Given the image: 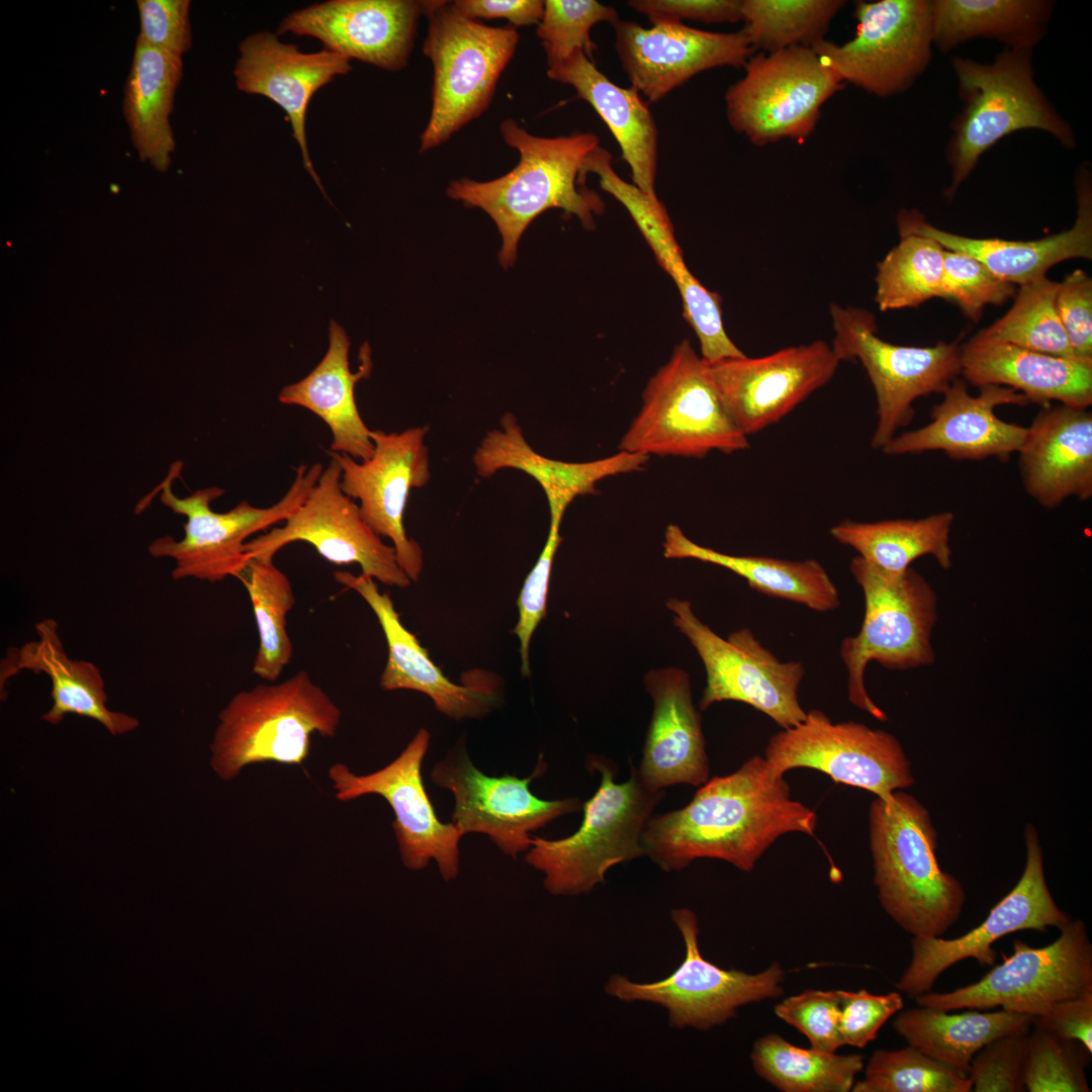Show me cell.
<instances>
[{"mask_svg":"<svg viewBox=\"0 0 1092 1092\" xmlns=\"http://www.w3.org/2000/svg\"><path fill=\"white\" fill-rule=\"evenodd\" d=\"M817 819L811 808L791 798L784 777H772L764 757L755 755L734 772L708 780L685 807L653 814L642 845L645 856L664 872L715 858L748 873L782 835L814 836Z\"/></svg>","mask_w":1092,"mask_h":1092,"instance_id":"cell-1","label":"cell"},{"mask_svg":"<svg viewBox=\"0 0 1092 1092\" xmlns=\"http://www.w3.org/2000/svg\"><path fill=\"white\" fill-rule=\"evenodd\" d=\"M507 145L517 150L520 161L507 174L485 182L461 178L452 181L446 194L466 207H478L494 221L500 236V265L507 269L517 260L520 239L542 212L560 208L576 216L592 230L595 216L605 211L600 195L585 186L581 169L585 158L598 146L599 136L589 131L544 138L530 133L515 119L499 125Z\"/></svg>","mask_w":1092,"mask_h":1092,"instance_id":"cell-2","label":"cell"},{"mask_svg":"<svg viewBox=\"0 0 1092 1092\" xmlns=\"http://www.w3.org/2000/svg\"><path fill=\"white\" fill-rule=\"evenodd\" d=\"M874 883L885 912L913 937H940L961 917L966 892L936 858L937 833L926 807L896 791L869 813Z\"/></svg>","mask_w":1092,"mask_h":1092,"instance_id":"cell-3","label":"cell"},{"mask_svg":"<svg viewBox=\"0 0 1092 1092\" xmlns=\"http://www.w3.org/2000/svg\"><path fill=\"white\" fill-rule=\"evenodd\" d=\"M963 109L951 123L946 147L951 197L969 178L980 158L1003 138L1022 129H1038L1073 150L1076 135L1034 79L1032 51L1005 48L992 63L953 57Z\"/></svg>","mask_w":1092,"mask_h":1092,"instance_id":"cell-4","label":"cell"},{"mask_svg":"<svg viewBox=\"0 0 1092 1092\" xmlns=\"http://www.w3.org/2000/svg\"><path fill=\"white\" fill-rule=\"evenodd\" d=\"M588 769L601 774L594 796L582 806L583 819L559 839L532 836L525 859L544 874L545 889L558 896L589 894L606 882L610 869L645 856L642 834L665 792L647 789L632 765L630 778L616 783L607 760L588 756Z\"/></svg>","mask_w":1092,"mask_h":1092,"instance_id":"cell-5","label":"cell"},{"mask_svg":"<svg viewBox=\"0 0 1092 1092\" xmlns=\"http://www.w3.org/2000/svg\"><path fill=\"white\" fill-rule=\"evenodd\" d=\"M341 711L307 671L236 694L219 713L210 764L223 781L250 764H301L310 737H334Z\"/></svg>","mask_w":1092,"mask_h":1092,"instance_id":"cell-6","label":"cell"},{"mask_svg":"<svg viewBox=\"0 0 1092 1092\" xmlns=\"http://www.w3.org/2000/svg\"><path fill=\"white\" fill-rule=\"evenodd\" d=\"M642 400L619 450L702 459L712 451L730 454L749 447L724 404L710 365L689 340L676 345L649 379Z\"/></svg>","mask_w":1092,"mask_h":1092,"instance_id":"cell-7","label":"cell"},{"mask_svg":"<svg viewBox=\"0 0 1092 1092\" xmlns=\"http://www.w3.org/2000/svg\"><path fill=\"white\" fill-rule=\"evenodd\" d=\"M849 569L863 593L864 616L859 632L845 637L840 646L848 674V699L876 719L886 721V714L866 690V667L873 660L892 670L932 664L935 655L930 638L937 617V598L927 580L911 567L890 573L855 556Z\"/></svg>","mask_w":1092,"mask_h":1092,"instance_id":"cell-8","label":"cell"},{"mask_svg":"<svg viewBox=\"0 0 1092 1092\" xmlns=\"http://www.w3.org/2000/svg\"><path fill=\"white\" fill-rule=\"evenodd\" d=\"M181 470L182 462H174L153 492L158 490L165 507L187 518L184 536L180 540L170 535L155 539L148 551L155 558L175 561L171 572L174 579L192 577L212 583L241 571L249 559L245 549L248 537L286 521L306 499L324 466L320 462L297 466L290 487L271 507L256 508L242 500L224 513L210 508L211 502L224 493L218 486L198 489L186 497L174 494L172 483Z\"/></svg>","mask_w":1092,"mask_h":1092,"instance_id":"cell-9","label":"cell"},{"mask_svg":"<svg viewBox=\"0 0 1092 1092\" xmlns=\"http://www.w3.org/2000/svg\"><path fill=\"white\" fill-rule=\"evenodd\" d=\"M423 52L433 65L432 110L420 152L447 142L490 104L520 35L512 25L488 26L456 13L447 1H425Z\"/></svg>","mask_w":1092,"mask_h":1092,"instance_id":"cell-10","label":"cell"},{"mask_svg":"<svg viewBox=\"0 0 1092 1092\" xmlns=\"http://www.w3.org/2000/svg\"><path fill=\"white\" fill-rule=\"evenodd\" d=\"M671 920L685 943L681 964L666 978L649 983L612 975L605 985L610 997L659 1005L667 1010L671 1027L707 1031L735 1017L740 1007L784 993L786 973L779 962L755 974L722 969L701 954L698 918L691 909L671 910Z\"/></svg>","mask_w":1092,"mask_h":1092,"instance_id":"cell-11","label":"cell"},{"mask_svg":"<svg viewBox=\"0 0 1092 1092\" xmlns=\"http://www.w3.org/2000/svg\"><path fill=\"white\" fill-rule=\"evenodd\" d=\"M834 330L832 349L840 361L859 360L874 386L878 422L871 440L882 449L914 416L913 402L942 393L961 374V345L938 342L931 347L899 346L877 335L873 313L858 307L830 304Z\"/></svg>","mask_w":1092,"mask_h":1092,"instance_id":"cell-12","label":"cell"},{"mask_svg":"<svg viewBox=\"0 0 1092 1092\" xmlns=\"http://www.w3.org/2000/svg\"><path fill=\"white\" fill-rule=\"evenodd\" d=\"M742 78L725 93L730 126L754 146L804 140L842 82L812 48L751 56Z\"/></svg>","mask_w":1092,"mask_h":1092,"instance_id":"cell-13","label":"cell"},{"mask_svg":"<svg viewBox=\"0 0 1092 1092\" xmlns=\"http://www.w3.org/2000/svg\"><path fill=\"white\" fill-rule=\"evenodd\" d=\"M1059 937L1043 947L1020 939L1013 953L980 981L945 993L916 996L918 1006L942 1011L1002 1009L1037 1017L1055 1004L1092 991V943L1085 923L1070 919Z\"/></svg>","mask_w":1092,"mask_h":1092,"instance_id":"cell-14","label":"cell"},{"mask_svg":"<svg viewBox=\"0 0 1092 1092\" xmlns=\"http://www.w3.org/2000/svg\"><path fill=\"white\" fill-rule=\"evenodd\" d=\"M854 36L812 49L843 83L886 98L907 91L932 57L930 0L857 1Z\"/></svg>","mask_w":1092,"mask_h":1092,"instance_id":"cell-15","label":"cell"},{"mask_svg":"<svg viewBox=\"0 0 1092 1092\" xmlns=\"http://www.w3.org/2000/svg\"><path fill=\"white\" fill-rule=\"evenodd\" d=\"M674 626L691 642L703 661L706 686L702 711L723 701L747 704L774 720L782 729L801 723L807 715L798 699L805 674L798 661L782 662L748 628L716 634L693 612L689 601L669 599Z\"/></svg>","mask_w":1092,"mask_h":1092,"instance_id":"cell-16","label":"cell"},{"mask_svg":"<svg viewBox=\"0 0 1092 1092\" xmlns=\"http://www.w3.org/2000/svg\"><path fill=\"white\" fill-rule=\"evenodd\" d=\"M764 759L772 777L812 768L883 800L915 783L911 763L894 735L854 721L833 723L820 710L807 712L801 723L771 736Z\"/></svg>","mask_w":1092,"mask_h":1092,"instance_id":"cell-17","label":"cell"},{"mask_svg":"<svg viewBox=\"0 0 1092 1092\" xmlns=\"http://www.w3.org/2000/svg\"><path fill=\"white\" fill-rule=\"evenodd\" d=\"M545 770V762L539 760L528 778L490 777L473 764L464 748L457 747L434 765L431 779L453 794L452 822L464 835L485 834L503 853L516 858L530 849L532 831L582 810L577 798L548 801L531 792V782Z\"/></svg>","mask_w":1092,"mask_h":1092,"instance_id":"cell-18","label":"cell"},{"mask_svg":"<svg viewBox=\"0 0 1092 1092\" xmlns=\"http://www.w3.org/2000/svg\"><path fill=\"white\" fill-rule=\"evenodd\" d=\"M342 468L331 457L306 499L280 527L245 545L249 558L273 559L284 546L305 542L328 561L357 563L361 573L389 586L412 580L398 564L394 548L382 542L364 521L359 505L341 488Z\"/></svg>","mask_w":1092,"mask_h":1092,"instance_id":"cell-19","label":"cell"},{"mask_svg":"<svg viewBox=\"0 0 1092 1092\" xmlns=\"http://www.w3.org/2000/svg\"><path fill=\"white\" fill-rule=\"evenodd\" d=\"M1024 842L1026 862L1019 881L980 925L952 939L912 938L911 962L896 984L900 992L911 998L929 992L943 972L967 959L993 966L997 953L992 945L999 938L1018 930L1044 932L1051 926L1061 928L1071 919L1050 892L1039 836L1030 823L1024 829Z\"/></svg>","mask_w":1092,"mask_h":1092,"instance_id":"cell-20","label":"cell"},{"mask_svg":"<svg viewBox=\"0 0 1092 1092\" xmlns=\"http://www.w3.org/2000/svg\"><path fill=\"white\" fill-rule=\"evenodd\" d=\"M429 745L430 733L421 728L383 768L358 776L338 762L330 767L329 778L340 801L365 795L385 799L394 814L392 829L405 868L422 870L435 859L442 877L449 881L458 873L459 842L464 834L453 822L440 821L426 791L422 763Z\"/></svg>","mask_w":1092,"mask_h":1092,"instance_id":"cell-21","label":"cell"},{"mask_svg":"<svg viewBox=\"0 0 1092 1092\" xmlns=\"http://www.w3.org/2000/svg\"><path fill=\"white\" fill-rule=\"evenodd\" d=\"M428 431L427 426L399 433L371 430L374 452L363 461L329 453L342 468L343 492L359 500L364 521L378 536L390 539L398 564L412 581L422 572L423 551L407 537L403 516L411 490L430 480Z\"/></svg>","mask_w":1092,"mask_h":1092,"instance_id":"cell-22","label":"cell"},{"mask_svg":"<svg viewBox=\"0 0 1092 1092\" xmlns=\"http://www.w3.org/2000/svg\"><path fill=\"white\" fill-rule=\"evenodd\" d=\"M840 362L830 345L816 340L710 367L728 413L748 437L779 422L826 384Z\"/></svg>","mask_w":1092,"mask_h":1092,"instance_id":"cell-23","label":"cell"},{"mask_svg":"<svg viewBox=\"0 0 1092 1092\" xmlns=\"http://www.w3.org/2000/svg\"><path fill=\"white\" fill-rule=\"evenodd\" d=\"M612 26L623 71L649 102H658L704 71L744 67L754 51L741 30L713 32L684 23L647 28L620 18Z\"/></svg>","mask_w":1092,"mask_h":1092,"instance_id":"cell-24","label":"cell"},{"mask_svg":"<svg viewBox=\"0 0 1092 1092\" xmlns=\"http://www.w3.org/2000/svg\"><path fill=\"white\" fill-rule=\"evenodd\" d=\"M934 405L930 422L916 430L895 436L882 451L887 455L919 454L942 451L953 460L979 461L990 457L1006 462L1018 452L1026 436V427L998 418L999 405H1026L1020 392L1001 385L979 387V394L969 392L965 380L956 378Z\"/></svg>","mask_w":1092,"mask_h":1092,"instance_id":"cell-25","label":"cell"},{"mask_svg":"<svg viewBox=\"0 0 1092 1092\" xmlns=\"http://www.w3.org/2000/svg\"><path fill=\"white\" fill-rule=\"evenodd\" d=\"M425 1L330 0L285 16L278 33L318 39L325 49L380 69L404 68Z\"/></svg>","mask_w":1092,"mask_h":1092,"instance_id":"cell-26","label":"cell"},{"mask_svg":"<svg viewBox=\"0 0 1092 1092\" xmlns=\"http://www.w3.org/2000/svg\"><path fill=\"white\" fill-rule=\"evenodd\" d=\"M335 579L356 592L374 612L388 646V657L380 676L384 691L413 690L429 696L442 714L461 720L479 718L498 702L493 674L468 673L464 685L446 677L433 662L417 637L400 622L388 594L378 590L375 579L363 573L335 571Z\"/></svg>","mask_w":1092,"mask_h":1092,"instance_id":"cell-27","label":"cell"},{"mask_svg":"<svg viewBox=\"0 0 1092 1092\" xmlns=\"http://www.w3.org/2000/svg\"><path fill=\"white\" fill-rule=\"evenodd\" d=\"M239 53L234 69L237 87L245 93L265 96L285 111L304 168L322 187L307 148V106L318 89L352 70L351 60L327 49L303 53L268 31L247 36Z\"/></svg>","mask_w":1092,"mask_h":1092,"instance_id":"cell-28","label":"cell"},{"mask_svg":"<svg viewBox=\"0 0 1092 1092\" xmlns=\"http://www.w3.org/2000/svg\"><path fill=\"white\" fill-rule=\"evenodd\" d=\"M644 684L653 713L636 767L639 779L653 792L680 784L702 786L710 767L689 673L675 667L653 669Z\"/></svg>","mask_w":1092,"mask_h":1092,"instance_id":"cell-29","label":"cell"},{"mask_svg":"<svg viewBox=\"0 0 1092 1092\" xmlns=\"http://www.w3.org/2000/svg\"><path fill=\"white\" fill-rule=\"evenodd\" d=\"M1019 471L1026 493L1045 509L1092 496V413L1044 405L1026 427Z\"/></svg>","mask_w":1092,"mask_h":1092,"instance_id":"cell-30","label":"cell"},{"mask_svg":"<svg viewBox=\"0 0 1092 1092\" xmlns=\"http://www.w3.org/2000/svg\"><path fill=\"white\" fill-rule=\"evenodd\" d=\"M1077 218L1073 226L1035 241L975 239L935 228L917 210H902L899 235L915 234L938 242L945 250L968 254L1005 281L1028 283L1054 265L1073 258H1092V192L1086 169L1077 175Z\"/></svg>","mask_w":1092,"mask_h":1092,"instance_id":"cell-31","label":"cell"},{"mask_svg":"<svg viewBox=\"0 0 1092 1092\" xmlns=\"http://www.w3.org/2000/svg\"><path fill=\"white\" fill-rule=\"evenodd\" d=\"M648 459L647 455L622 450L609 457L586 462L548 458L530 446L516 417L506 413L498 427L482 438L472 462L481 478L491 477L506 468L530 475L546 495L550 521L561 523L574 498L596 493V484L606 477L642 469Z\"/></svg>","mask_w":1092,"mask_h":1092,"instance_id":"cell-32","label":"cell"},{"mask_svg":"<svg viewBox=\"0 0 1092 1092\" xmlns=\"http://www.w3.org/2000/svg\"><path fill=\"white\" fill-rule=\"evenodd\" d=\"M961 375L977 387L995 384L1022 393L1029 402L1089 408L1092 362L1053 356L978 333L961 346Z\"/></svg>","mask_w":1092,"mask_h":1092,"instance_id":"cell-33","label":"cell"},{"mask_svg":"<svg viewBox=\"0 0 1092 1092\" xmlns=\"http://www.w3.org/2000/svg\"><path fill=\"white\" fill-rule=\"evenodd\" d=\"M36 639L19 648H10L1 661L0 687L22 670L44 673L52 682V707L42 715L57 725L68 714L87 717L100 723L111 735L133 731L136 718L111 711L100 669L92 662L74 660L65 651L58 623L43 619L35 625Z\"/></svg>","mask_w":1092,"mask_h":1092,"instance_id":"cell-34","label":"cell"},{"mask_svg":"<svg viewBox=\"0 0 1092 1092\" xmlns=\"http://www.w3.org/2000/svg\"><path fill=\"white\" fill-rule=\"evenodd\" d=\"M349 337L338 323L330 322L329 347L318 364L302 379L284 386L278 399L281 403L302 406L330 428L331 451L347 454L356 460H366L374 452L371 430L360 416L355 399V386L372 371L371 350L365 343L359 352V368L349 366Z\"/></svg>","mask_w":1092,"mask_h":1092,"instance_id":"cell-35","label":"cell"},{"mask_svg":"<svg viewBox=\"0 0 1092 1092\" xmlns=\"http://www.w3.org/2000/svg\"><path fill=\"white\" fill-rule=\"evenodd\" d=\"M547 66L548 78L572 86L575 97L587 102L605 121L630 167L633 184L656 195L658 129L640 93L632 86L613 83L580 50Z\"/></svg>","mask_w":1092,"mask_h":1092,"instance_id":"cell-36","label":"cell"},{"mask_svg":"<svg viewBox=\"0 0 1092 1092\" xmlns=\"http://www.w3.org/2000/svg\"><path fill=\"white\" fill-rule=\"evenodd\" d=\"M594 174L598 175L601 188L627 209L658 264L674 281L681 297L684 317L699 342L720 341L726 333L721 296L706 288L689 270L664 204L656 195L623 180L609 159L599 161Z\"/></svg>","mask_w":1092,"mask_h":1092,"instance_id":"cell-37","label":"cell"},{"mask_svg":"<svg viewBox=\"0 0 1092 1092\" xmlns=\"http://www.w3.org/2000/svg\"><path fill=\"white\" fill-rule=\"evenodd\" d=\"M182 75V57L136 38L123 113L140 159L160 172L169 168L176 148L170 115Z\"/></svg>","mask_w":1092,"mask_h":1092,"instance_id":"cell-38","label":"cell"},{"mask_svg":"<svg viewBox=\"0 0 1092 1092\" xmlns=\"http://www.w3.org/2000/svg\"><path fill=\"white\" fill-rule=\"evenodd\" d=\"M663 555L673 559H697L727 568L746 579L761 594L792 601L817 612L839 607L837 587L825 568L814 559L784 560L763 556H736L699 545L676 525L664 533Z\"/></svg>","mask_w":1092,"mask_h":1092,"instance_id":"cell-39","label":"cell"},{"mask_svg":"<svg viewBox=\"0 0 1092 1092\" xmlns=\"http://www.w3.org/2000/svg\"><path fill=\"white\" fill-rule=\"evenodd\" d=\"M1054 5L1049 0H931L933 47L945 53L989 38L1007 49L1033 51L1046 34Z\"/></svg>","mask_w":1092,"mask_h":1092,"instance_id":"cell-40","label":"cell"},{"mask_svg":"<svg viewBox=\"0 0 1092 1092\" xmlns=\"http://www.w3.org/2000/svg\"><path fill=\"white\" fill-rule=\"evenodd\" d=\"M1033 1018L1004 1009L949 1014L918 1006L900 1012L892 1026L908 1044L968 1076L973 1057L984 1045L1001 1035L1030 1029Z\"/></svg>","mask_w":1092,"mask_h":1092,"instance_id":"cell-41","label":"cell"},{"mask_svg":"<svg viewBox=\"0 0 1092 1092\" xmlns=\"http://www.w3.org/2000/svg\"><path fill=\"white\" fill-rule=\"evenodd\" d=\"M954 516L941 512L921 519H896L874 523L845 520L830 530L841 544L853 548L858 556L890 573L903 572L924 556H933L939 566H952L949 543Z\"/></svg>","mask_w":1092,"mask_h":1092,"instance_id":"cell-42","label":"cell"},{"mask_svg":"<svg viewBox=\"0 0 1092 1092\" xmlns=\"http://www.w3.org/2000/svg\"><path fill=\"white\" fill-rule=\"evenodd\" d=\"M750 1060L754 1072L783 1092H847L864 1065L862 1055L804 1049L777 1033L757 1038Z\"/></svg>","mask_w":1092,"mask_h":1092,"instance_id":"cell-43","label":"cell"},{"mask_svg":"<svg viewBox=\"0 0 1092 1092\" xmlns=\"http://www.w3.org/2000/svg\"><path fill=\"white\" fill-rule=\"evenodd\" d=\"M235 577L249 594L259 633L253 672L276 681L290 662L293 649L286 629L287 614L295 604L290 580L273 559L261 558H249Z\"/></svg>","mask_w":1092,"mask_h":1092,"instance_id":"cell-44","label":"cell"},{"mask_svg":"<svg viewBox=\"0 0 1092 1092\" xmlns=\"http://www.w3.org/2000/svg\"><path fill=\"white\" fill-rule=\"evenodd\" d=\"M845 4L842 0H740L744 23L740 30L753 50L762 53L812 48L825 39Z\"/></svg>","mask_w":1092,"mask_h":1092,"instance_id":"cell-45","label":"cell"},{"mask_svg":"<svg viewBox=\"0 0 1092 1092\" xmlns=\"http://www.w3.org/2000/svg\"><path fill=\"white\" fill-rule=\"evenodd\" d=\"M944 248L928 237L903 234L877 265L875 301L882 311L942 298Z\"/></svg>","mask_w":1092,"mask_h":1092,"instance_id":"cell-46","label":"cell"},{"mask_svg":"<svg viewBox=\"0 0 1092 1092\" xmlns=\"http://www.w3.org/2000/svg\"><path fill=\"white\" fill-rule=\"evenodd\" d=\"M1058 287L1059 282L1046 275L1020 285L1009 310L980 334L1035 352L1079 360L1057 309Z\"/></svg>","mask_w":1092,"mask_h":1092,"instance_id":"cell-47","label":"cell"},{"mask_svg":"<svg viewBox=\"0 0 1092 1092\" xmlns=\"http://www.w3.org/2000/svg\"><path fill=\"white\" fill-rule=\"evenodd\" d=\"M853 1092H970L972 1082L913 1045L900 1050H877L854 1083Z\"/></svg>","mask_w":1092,"mask_h":1092,"instance_id":"cell-48","label":"cell"},{"mask_svg":"<svg viewBox=\"0 0 1092 1092\" xmlns=\"http://www.w3.org/2000/svg\"><path fill=\"white\" fill-rule=\"evenodd\" d=\"M1028 1031L1023 1082L1028 1092H1090L1085 1075L1091 1054L1078 1041L1032 1023Z\"/></svg>","mask_w":1092,"mask_h":1092,"instance_id":"cell-49","label":"cell"},{"mask_svg":"<svg viewBox=\"0 0 1092 1092\" xmlns=\"http://www.w3.org/2000/svg\"><path fill=\"white\" fill-rule=\"evenodd\" d=\"M619 19L616 9L596 0H546L536 34L545 51L547 65L580 50L594 61L598 46L590 37L594 25Z\"/></svg>","mask_w":1092,"mask_h":1092,"instance_id":"cell-50","label":"cell"},{"mask_svg":"<svg viewBox=\"0 0 1092 1092\" xmlns=\"http://www.w3.org/2000/svg\"><path fill=\"white\" fill-rule=\"evenodd\" d=\"M1016 293L1015 285L994 274L972 256L943 251L942 298L953 301L974 322L986 305L1003 304Z\"/></svg>","mask_w":1092,"mask_h":1092,"instance_id":"cell-51","label":"cell"},{"mask_svg":"<svg viewBox=\"0 0 1092 1092\" xmlns=\"http://www.w3.org/2000/svg\"><path fill=\"white\" fill-rule=\"evenodd\" d=\"M840 1009L838 990H806L779 1002L775 1013L803 1033L812 1048L835 1053L843 1045L838 1029Z\"/></svg>","mask_w":1092,"mask_h":1092,"instance_id":"cell-52","label":"cell"},{"mask_svg":"<svg viewBox=\"0 0 1092 1092\" xmlns=\"http://www.w3.org/2000/svg\"><path fill=\"white\" fill-rule=\"evenodd\" d=\"M1029 1029L1001 1035L972 1059L968 1078L975 1092H1022Z\"/></svg>","mask_w":1092,"mask_h":1092,"instance_id":"cell-53","label":"cell"},{"mask_svg":"<svg viewBox=\"0 0 1092 1092\" xmlns=\"http://www.w3.org/2000/svg\"><path fill=\"white\" fill-rule=\"evenodd\" d=\"M560 522L550 521L544 548L537 562L526 577L517 601L519 620L514 633L520 640L522 674L531 673L529 647L533 633L546 615V601L555 553L562 540Z\"/></svg>","mask_w":1092,"mask_h":1092,"instance_id":"cell-54","label":"cell"},{"mask_svg":"<svg viewBox=\"0 0 1092 1092\" xmlns=\"http://www.w3.org/2000/svg\"><path fill=\"white\" fill-rule=\"evenodd\" d=\"M841 999L838 1029L843 1045L863 1049L875 1040L881 1027L902 1010L899 992L875 995L864 989L838 990Z\"/></svg>","mask_w":1092,"mask_h":1092,"instance_id":"cell-55","label":"cell"},{"mask_svg":"<svg viewBox=\"0 0 1092 1092\" xmlns=\"http://www.w3.org/2000/svg\"><path fill=\"white\" fill-rule=\"evenodd\" d=\"M189 0H138V39L182 57L192 46Z\"/></svg>","mask_w":1092,"mask_h":1092,"instance_id":"cell-56","label":"cell"},{"mask_svg":"<svg viewBox=\"0 0 1092 1092\" xmlns=\"http://www.w3.org/2000/svg\"><path fill=\"white\" fill-rule=\"evenodd\" d=\"M1057 309L1075 356L1092 362V279L1082 269L1068 274L1056 295Z\"/></svg>","mask_w":1092,"mask_h":1092,"instance_id":"cell-57","label":"cell"},{"mask_svg":"<svg viewBox=\"0 0 1092 1092\" xmlns=\"http://www.w3.org/2000/svg\"><path fill=\"white\" fill-rule=\"evenodd\" d=\"M627 5L650 22L736 23L742 20L740 0H630Z\"/></svg>","mask_w":1092,"mask_h":1092,"instance_id":"cell-58","label":"cell"},{"mask_svg":"<svg viewBox=\"0 0 1092 1092\" xmlns=\"http://www.w3.org/2000/svg\"><path fill=\"white\" fill-rule=\"evenodd\" d=\"M1032 1023L1080 1042L1091 1054L1092 991L1055 1004L1043 1015L1034 1017Z\"/></svg>","mask_w":1092,"mask_h":1092,"instance_id":"cell-59","label":"cell"},{"mask_svg":"<svg viewBox=\"0 0 1092 1092\" xmlns=\"http://www.w3.org/2000/svg\"><path fill=\"white\" fill-rule=\"evenodd\" d=\"M451 8L459 15L477 18H506L512 26L539 24L544 1L541 0H456Z\"/></svg>","mask_w":1092,"mask_h":1092,"instance_id":"cell-60","label":"cell"}]
</instances>
